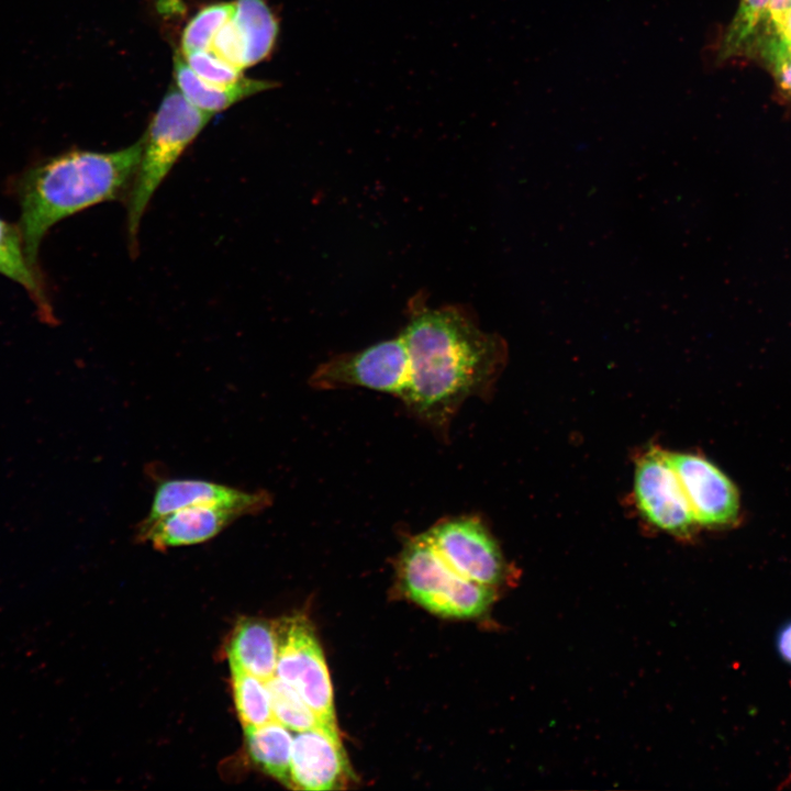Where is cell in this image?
Wrapping results in <instances>:
<instances>
[{
	"mask_svg": "<svg viewBox=\"0 0 791 791\" xmlns=\"http://www.w3.org/2000/svg\"><path fill=\"white\" fill-rule=\"evenodd\" d=\"M349 777L350 767L338 732L317 727L296 734L291 753L293 790L342 789Z\"/></svg>",
	"mask_w": 791,
	"mask_h": 791,
	"instance_id": "cell-11",
	"label": "cell"
},
{
	"mask_svg": "<svg viewBox=\"0 0 791 791\" xmlns=\"http://www.w3.org/2000/svg\"><path fill=\"white\" fill-rule=\"evenodd\" d=\"M409 380V357L401 334L321 364L310 377L317 390L367 388L402 398Z\"/></svg>",
	"mask_w": 791,
	"mask_h": 791,
	"instance_id": "cell-6",
	"label": "cell"
},
{
	"mask_svg": "<svg viewBox=\"0 0 791 791\" xmlns=\"http://www.w3.org/2000/svg\"><path fill=\"white\" fill-rule=\"evenodd\" d=\"M234 2H221L201 9L186 25L181 36V53L210 49L220 29L231 19Z\"/></svg>",
	"mask_w": 791,
	"mask_h": 791,
	"instance_id": "cell-22",
	"label": "cell"
},
{
	"mask_svg": "<svg viewBox=\"0 0 791 791\" xmlns=\"http://www.w3.org/2000/svg\"><path fill=\"white\" fill-rule=\"evenodd\" d=\"M221 36L227 52L243 67L253 66L271 52L279 32L278 21L264 0H236Z\"/></svg>",
	"mask_w": 791,
	"mask_h": 791,
	"instance_id": "cell-13",
	"label": "cell"
},
{
	"mask_svg": "<svg viewBox=\"0 0 791 791\" xmlns=\"http://www.w3.org/2000/svg\"><path fill=\"white\" fill-rule=\"evenodd\" d=\"M270 504L271 495L266 491H245L204 479H166L156 486L148 512L137 527L187 506H220L245 516L257 514Z\"/></svg>",
	"mask_w": 791,
	"mask_h": 791,
	"instance_id": "cell-10",
	"label": "cell"
},
{
	"mask_svg": "<svg viewBox=\"0 0 791 791\" xmlns=\"http://www.w3.org/2000/svg\"><path fill=\"white\" fill-rule=\"evenodd\" d=\"M276 676L291 686L321 721L337 729L328 670L314 628L297 614L275 621Z\"/></svg>",
	"mask_w": 791,
	"mask_h": 791,
	"instance_id": "cell-5",
	"label": "cell"
},
{
	"mask_svg": "<svg viewBox=\"0 0 791 791\" xmlns=\"http://www.w3.org/2000/svg\"><path fill=\"white\" fill-rule=\"evenodd\" d=\"M776 647L780 657L791 665V621L779 630L776 637Z\"/></svg>",
	"mask_w": 791,
	"mask_h": 791,
	"instance_id": "cell-25",
	"label": "cell"
},
{
	"mask_svg": "<svg viewBox=\"0 0 791 791\" xmlns=\"http://www.w3.org/2000/svg\"><path fill=\"white\" fill-rule=\"evenodd\" d=\"M229 662L267 681L276 676L277 636L275 622L243 617L234 627L227 644Z\"/></svg>",
	"mask_w": 791,
	"mask_h": 791,
	"instance_id": "cell-15",
	"label": "cell"
},
{
	"mask_svg": "<svg viewBox=\"0 0 791 791\" xmlns=\"http://www.w3.org/2000/svg\"><path fill=\"white\" fill-rule=\"evenodd\" d=\"M141 153L142 138L115 152L68 151L38 160L10 179L9 193L20 210L18 225L35 264L53 226L126 190Z\"/></svg>",
	"mask_w": 791,
	"mask_h": 791,
	"instance_id": "cell-2",
	"label": "cell"
},
{
	"mask_svg": "<svg viewBox=\"0 0 791 791\" xmlns=\"http://www.w3.org/2000/svg\"><path fill=\"white\" fill-rule=\"evenodd\" d=\"M182 56L189 67L209 83L232 86L243 79L242 69L219 57L211 48L182 54Z\"/></svg>",
	"mask_w": 791,
	"mask_h": 791,
	"instance_id": "cell-23",
	"label": "cell"
},
{
	"mask_svg": "<svg viewBox=\"0 0 791 791\" xmlns=\"http://www.w3.org/2000/svg\"><path fill=\"white\" fill-rule=\"evenodd\" d=\"M746 56L758 58L765 65L781 99L791 103V47L764 26Z\"/></svg>",
	"mask_w": 791,
	"mask_h": 791,
	"instance_id": "cell-21",
	"label": "cell"
},
{
	"mask_svg": "<svg viewBox=\"0 0 791 791\" xmlns=\"http://www.w3.org/2000/svg\"><path fill=\"white\" fill-rule=\"evenodd\" d=\"M212 114L192 105L178 88L164 97L147 132L126 203V229L132 250L143 214L155 191Z\"/></svg>",
	"mask_w": 791,
	"mask_h": 791,
	"instance_id": "cell-3",
	"label": "cell"
},
{
	"mask_svg": "<svg viewBox=\"0 0 791 791\" xmlns=\"http://www.w3.org/2000/svg\"><path fill=\"white\" fill-rule=\"evenodd\" d=\"M174 70L177 87L185 98L196 108L212 115L248 96L274 87V82L244 77L232 86L209 83L189 67L182 54L175 56Z\"/></svg>",
	"mask_w": 791,
	"mask_h": 791,
	"instance_id": "cell-16",
	"label": "cell"
},
{
	"mask_svg": "<svg viewBox=\"0 0 791 791\" xmlns=\"http://www.w3.org/2000/svg\"><path fill=\"white\" fill-rule=\"evenodd\" d=\"M790 7L791 0H770L768 21L777 18Z\"/></svg>",
	"mask_w": 791,
	"mask_h": 791,
	"instance_id": "cell-26",
	"label": "cell"
},
{
	"mask_svg": "<svg viewBox=\"0 0 791 791\" xmlns=\"http://www.w3.org/2000/svg\"><path fill=\"white\" fill-rule=\"evenodd\" d=\"M247 754L264 773L292 789L291 753L293 737L288 727L276 720L260 726L245 727Z\"/></svg>",
	"mask_w": 791,
	"mask_h": 791,
	"instance_id": "cell-17",
	"label": "cell"
},
{
	"mask_svg": "<svg viewBox=\"0 0 791 791\" xmlns=\"http://www.w3.org/2000/svg\"><path fill=\"white\" fill-rule=\"evenodd\" d=\"M242 515L220 506H187L170 512L149 525L136 528V538L156 549L204 543Z\"/></svg>",
	"mask_w": 791,
	"mask_h": 791,
	"instance_id": "cell-12",
	"label": "cell"
},
{
	"mask_svg": "<svg viewBox=\"0 0 791 791\" xmlns=\"http://www.w3.org/2000/svg\"><path fill=\"white\" fill-rule=\"evenodd\" d=\"M401 336L409 357V380L401 400L446 439L465 401L488 393L504 364L505 343L481 331L466 309H433L417 298Z\"/></svg>",
	"mask_w": 791,
	"mask_h": 791,
	"instance_id": "cell-1",
	"label": "cell"
},
{
	"mask_svg": "<svg viewBox=\"0 0 791 791\" xmlns=\"http://www.w3.org/2000/svg\"><path fill=\"white\" fill-rule=\"evenodd\" d=\"M0 275L21 286L32 300L37 315L54 323V308L46 280L26 249L19 225L0 216Z\"/></svg>",
	"mask_w": 791,
	"mask_h": 791,
	"instance_id": "cell-14",
	"label": "cell"
},
{
	"mask_svg": "<svg viewBox=\"0 0 791 791\" xmlns=\"http://www.w3.org/2000/svg\"><path fill=\"white\" fill-rule=\"evenodd\" d=\"M229 664L235 708L243 728L275 720L266 681L236 664Z\"/></svg>",
	"mask_w": 791,
	"mask_h": 791,
	"instance_id": "cell-18",
	"label": "cell"
},
{
	"mask_svg": "<svg viewBox=\"0 0 791 791\" xmlns=\"http://www.w3.org/2000/svg\"><path fill=\"white\" fill-rule=\"evenodd\" d=\"M765 26L771 30L786 45L791 47V7L777 18L767 21Z\"/></svg>",
	"mask_w": 791,
	"mask_h": 791,
	"instance_id": "cell-24",
	"label": "cell"
},
{
	"mask_svg": "<svg viewBox=\"0 0 791 791\" xmlns=\"http://www.w3.org/2000/svg\"><path fill=\"white\" fill-rule=\"evenodd\" d=\"M769 5L770 0H740L737 12L722 38L718 59L747 55L768 21Z\"/></svg>",
	"mask_w": 791,
	"mask_h": 791,
	"instance_id": "cell-19",
	"label": "cell"
},
{
	"mask_svg": "<svg viewBox=\"0 0 791 791\" xmlns=\"http://www.w3.org/2000/svg\"><path fill=\"white\" fill-rule=\"evenodd\" d=\"M669 458L698 526L725 528L738 522V491L720 468L690 453H669Z\"/></svg>",
	"mask_w": 791,
	"mask_h": 791,
	"instance_id": "cell-9",
	"label": "cell"
},
{
	"mask_svg": "<svg viewBox=\"0 0 791 791\" xmlns=\"http://www.w3.org/2000/svg\"><path fill=\"white\" fill-rule=\"evenodd\" d=\"M266 684L275 720L289 729L303 732L320 727L338 732L324 724L300 694L277 676L267 680Z\"/></svg>",
	"mask_w": 791,
	"mask_h": 791,
	"instance_id": "cell-20",
	"label": "cell"
},
{
	"mask_svg": "<svg viewBox=\"0 0 791 791\" xmlns=\"http://www.w3.org/2000/svg\"><path fill=\"white\" fill-rule=\"evenodd\" d=\"M399 577L414 602L442 616H479L495 597L493 587L474 582L454 571L425 533L414 536L404 546L399 559Z\"/></svg>",
	"mask_w": 791,
	"mask_h": 791,
	"instance_id": "cell-4",
	"label": "cell"
},
{
	"mask_svg": "<svg viewBox=\"0 0 791 791\" xmlns=\"http://www.w3.org/2000/svg\"><path fill=\"white\" fill-rule=\"evenodd\" d=\"M634 495L642 515L665 532L688 536L698 526L668 452L651 447L638 458Z\"/></svg>",
	"mask_w": 791,
	"mask_h": 791,
	"instance_id": "cell-8",
	"label": "cell"
},
{
	"mask_svg": "<svg viewBox=\"0 0 791 791\" xmlns=\"http://www.w3.org/2000/svg\"><path fill=\"white\" fill-rule=\"evenodd\" d=\"M425 535L442 559L461 577L489 587L503 580L505 561L501 550L478 517L443 519Z\"/></svg>",
	"mask_w": 791,
	"mask_h": 791,
	"instance_id": "cell-7",
	"label": "cell"
}]
</instances>
